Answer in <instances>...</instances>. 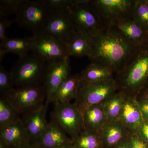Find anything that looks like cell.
<instances>
[{
	"label": "cell",
	"instance_id": "6da1fadb",
	"mask_svg": "<svg viewBox=\"0 0 148 148\" xmlns=\"http://www.w3.org/2000/svg\"><path fill=\"white\" fill-rule=\"evenodd\" d=\"M137 48L109 26L93 39L88 58L90 62L106 66L116 73Z\"/></svg>",
	"mask_w": 148,
	"mask_h": 148
},
{
	"label": "cell",
	"instance_id": "7a4b0ae2",
	"mask_svg": "<svg viewBox=\"0 0 148 148\" xmlns=\"http://www.w3.org/2000/svg\"><path fill=\"white\" fill-rule=\"evenodd\" d=\"M115 79L119 90L138 95L148 87V47L137 48Z\"/></svg>",
	"mask_w": 148,
	"mask_h": 148
},
{
	"label": "cell",
	"instance_id": "3957f363",
	"mask_svg": "<svg viewBox=\"0 0 148 148\" xmlns=\"http://www.w3.org/2000/svg\"><path fill=\"white\" fill-rule=\"evenodd\" d=\"M48 65L45 59L36 53L19 58L10 71L14 86L19 87L42 85Z\"/></svg>",
	"mask_w": 148,
	"mask_h": 148
},
{
	"label": "cell",
	"instance_id": "277c9868",
	"mask_svg": "<svg viewBox=\"0 0 148 148\" xmlns=\"http://www.w3.org/2000/svg\"><path fill=\"white\" fill-rule=\"evenodd\" d=\"M69 10L77 30L92 39L109 27L95 9L92 0H73Z\"/></svg>",
	"mask_w": 148,
	"mask_h": 148
},
{
	"label": "cell",
	"instance_id": "5b68a950",
	"mask_svg": "<svg viewBox=\"0 0 148 148\" xmlns=\"http://www.w3.org/2000/svg\"><path fill=\"white\" fill-rule=\"evenodd\" d=\"M52 14L45 0H25L13 21L34 34L43 32Z\"/></svg>",
	"mask_w": 148,
	"mask_h": 148
},
{
	"label": "cell",
	"instance_id": "8992f818",
	"mask_svg": "<svg viewBox=\"0 0 148 148\" xmlns=\"http://www.w3.org/2000/svg\"><path fill=\"white\" fill-rule=\"evenodd\" d=\"M21 118L44 107L46 91L44 86L14 88L4 96Z\"/></svg>",
	"mask_w": 148,
	"mask_h": 148
},
{
	"label": "cell",
	"instance_id": "52a82bcc",
	"mask_svg": "<svg viewBox=\"0 0 148 148\" xmlns=\"http://www.w3.org/2000/svg\"><path fill=\"white\" fill-rule=\"evenodd\" d=\"M119 90L114 78L96 82H88L81 79L75 103L81 112L90 106L101 104Z\"/></svg>",
	"mask_w": 148,
	"mask_h": 148
},
{
	"label": "cell",
	"instance_id": "ba28073f",
	"mask_svg": "<svg viewBox=\"0 0 148 148\" xmlns=\"http://www.w3.org/2000/svg\"><path fill=\"white\" fill-rule=\"evenodd\" d=\"M51 120L62 128L73 143L85 129L82 113L75 103L53 104Z\"/></svg>",
	"mask_w": 148,
	"mask_h": 148
},
{
	"label": "cell",
	"instance_id": "9c48e42d",
	"mask_svg": "<svg viewBox=\"0 0 148 148\" xmlns=\"http://www.w3.org/2000/svg\"><path fill=\"white\" fill-rule=\"evenodd\" d=\"M32 38L31 51L45 59L48 64L68 56L65 46L55 37L41 32L34 34Z\"/></svg>",
	"mask_w": 148,
	"mask_h": 148
},
{
	"label": "cell",
	"instance_id": "30bf717a",
	"mask_svg": "<svg viewBox=\"0 0 148 148\" xmlns=\"http://www.w3.org/2000/svg\"><path fill=\"white\" fill-rule=\"evenodd\" d=\"M135 0H92L95 9L108 25L132 18Z\"/></svg>",
	"mask_w": 148,
	"mask_h": 148
},
{
	"label": "cell",
	"instance_id": "8fae6325",
	"mask_svg": "<svg viewBox=\"0 0 148 148\" xmlns=\"http://www.w3.org/2000/svg\"><path fill=\"white\" fill-rule=\"evenodd\" d=\"M70 57L65 58L48 64V68L44 82L46 91V99L45 107L48 109L51 103L53 94L64 79L71 74Z\"/></svg>",
	"mask_w": 148,
	"mask_h": 148
},
{
	"label": "cell",
	"instance_id": "7c38bea8",
	"mask_svg": "<svg viewBox=\"0 0 148 148\" xmlns=\"http://www.w3.org/2000/svg\"><path fill=\"white\" fill-rule=\"evenodd\" d=\"M76 30L69 8L66 10L53 12L42 32L55 37L65 46Z\"/></svg>",
	"mask_w": 148,
	"mask_h": 148
},
{
	"label": "cell",
	"instance_id": "4fadbf2b",
	"mask_svg": "<svg viewBox=\"0 0 148 148\" xmlns=\"http://www.w3.org/2000/svg\"><path fill=\"white\" fill-rule=\"evenodd\" d=\"M109 26L135 47L146 45L148 34L132 18L113 21L109 24Z\"/></svg>",
	"mask_w": 148,
	"mask_h": 148
},
{
	"label": "cell",
	"instance_id": "5bb4252c",
	"mask_svg": "<svg viewBox=\"0 0 148 148\" xmlns=\"http://www.w3.org/2000/svg\"><path fill=\"white\" fill-rule=\"evenodd\" d=\"M71 140L57 123L51 120L36 145L38 148H57L72 144Z\"/></svg>",
	"mask_w": 148,
	"mask_h": 148
},
{
	"label": "cell",
	"instance_id": "9a60e30c",
	"mask_svg": "<svg viewBox=\"0 0 148 148\" xmlns=\"http://www.w3.org/2000/svg\"><path fill=\"white\" fill-rule=\"evenodd\" d=\"M131 130L119 120L108 121L100 131L103 148H113L128 137Z\"/></svg>",
	"mask_w": 148,
	"mask_h": 148
},
{
	"label": "cell",
	"instance_id": "2e32d148",
	"mask_svg": "<svg viewBox=\"0 0 148 148\" xmlns=\"http://www.w3.org/2000/svg\"><path fill=\"white\" fill-rule=\"evenodd\" d=\"M119 121L131 131L145 121L137 101V95H126Z\"/></svg>",
	"mask_w": 148,
	"mask_h": 148
},
{
	"label": "cell",
	"instance_id": "e0dca14e",
	"mask_svg": "<svg viewBox=\"0 0 148 148\" xmlns=\"http://www.w3.org/2000/svg\"><path fill=\"white\" fill-rule=\"evenodd\" d=\"M92 46L93 39L76 29L65 45V47L69 57L88 58L92 52Z\"/></svg>",
	"mask_w": 148,
	"mask_h": 148
},
{
	"label": "cell",
	"instance_id": "ac0fdd59",
	"mask_svg": "<svg viewBox=\"0 0 148 148\" xmlns=\"http://www.w3.org/2000/svg\"><path fill=\"white\" fill-rule=\"evenodd\" d=\"M47 110L44 106L40 110L21 118L32 144L37 143L47 127L49 123L46 120Z\"/></svg>",
	"mask_w": 148,
	"mask_h": 148
},
{
	"label": "cell",
	"instance_id": "d6986e66",
	"mask_svg": "<svg viewBox=\"0 0 148 148\" xmlns=\"http://www.w3.org/2000/svg\"><path fill=\"white\" fill-rule=\"evenodd\" d=\"M0 139L10 148L30 143L27 129L21 119L16 122L0 128Z\"/></svg>",
	"mask_w": 148,
	"mask_h": 148
},
{
	"label": "cell",
	"instance_id": "ffe728a7",
	"mask_svg": "<svg viewBox=\"0 0 148 148\" xmlns=\"http://www.w3.org/2000/svg\"><path fill=\"white\" fill-rule=\"evenodd\" d=\"M80 74H70L56 90L51 103H67L75 100L80 82Z\"/></svg>",
	"mask_w": 148,
	"mask_h": 148
},
{
	"label": "cell",
	"instance_id": "44dd1931",
	"mask_svg": "<svg viewBox=\"0 0 148 148\" xmlns=\"http://www.w3.org/2000/svg\"><path fill=\"white\" fill-rule=\"evenodd\" d=\"M85 129L100 132L108 121L102 104L90 106L83 113Z\"/></svg>",
	"mask_w": 148,
	"mask_h": 148
},
{
	"label": "cell",
	"instance_id": "7402d4cb",
	"mask_svg": "<svg viewBox=\"0 0 148 148\" xmlns=\"http://www.w3.org/2000/svg\"><path fill=\"white\" fill-rule=\"evenodd\" d=\"M126 95V92L118 90L101 103L108 121L119 120Z\"/></svg>",
	"mask_w": 148,
	"mask_h": 148
},
{
	"label": "cell",
	"instance_id": "603a6c76",
	"mask_svg": "<svg viewBox=\"0 0 148 148\" xmlns=\"http://www.w3.org/2000/svg\"><path fill=\"white\" fill-rule=\"evenodd\" d=\"M114 73L112 70L106 66L90 62L81 73V79L88 82H98L114 78Z\"/></svg>",
	"mask_w": 148,
	"mask_h": 148
},
{
	"label": "cell",
	"instance_id": "cb8c5ba5",
	"mask_svg": "<svg viewBox=\"0 0 148 148\" xmlns=\"http://www.w3.org/2000/svg\"><path fill=\"white\" fill-rule=\"evenodd\" d=\"M32 38H8L3 42L0 43V48L5 49L8 52L18 55L19 58L28 55L31 50Z\"/></svg>",
	"mask_w": 148,
	"mask_h": 148
},
{
	"label": "cell",
	"instance_id": "d4e9b609",
	"mask_svg": "<svg viewBox=\"0 0 148 148\" xmlns=\"http://www.w3.org/2000/svg\"><path fill=\"white\" fill-rule=\"evenodd\" d=\"M73 148H103L100 132L85 129L72 144Z\"/></svg>",
	"mask_w": 148,
	"mask_h": 148
},
{
	"label": "cell",
	"instance_id": "484cf974",
	"mask_svg": "<svg viewBox=\"0 0 148 148\" xmlns=\"http://www.w3.org/2000/svg\"><path fill=\"white\" fill-rule=\"evenodd\" d=\"M21 116L4 97H0V128L21 119Z\"/></svg>",
	"mask_w": 148,
	"mask_h": 148
},
{
	"label": "cell",
	"instance_id": "4316f807",
	"mask_svg": "<svg viewBox=\"0 0 148 148\" xmlns=\"http://www.w3.org/2000/svg\"><path fill=\"white\" fill-rule=\"evenodd\" d=\"M132 18L148 34V0H135Z\"/></svg>",
	"mask_w": 148,
	"mask_h": 148
},
{
	"label": "cell",
	"instance_id": "83f0119b",
	"mask_svg": "<svg viewBox=\"0 0 148 148\" xmlns=\"http://www.w3.org/2000/svg\"><path fill=\"white\" fill-rule=\"evenodd\" d=\"M25 0H1L0 18H8L12 14L15 15Z\"/></svg>",
	"mask_w": 148,
	"mask_h": 148
},
{
	"label": "cell",
	"instance_id": "f1b7e54d",
	"mask_svg": "<svg viewBox=\"0 0 148 148\" xmlns=\"http://www.w3.org/2000/svg\"><path fill=\"white\" fill-rule=\"evenodd\" d=\"M14 86L10 72L7 71L3 66H0V95L4 96Z\"/></svg>",
	"mask_w": 148,
	"mask_h": 148
},
{
	"label": "cell",
	"instance_id": "f546056e",
	"mask_svg": "<svg viewBox=\"0 0 148 148\" xmlns=\"http://www.w3.org/2000/svg\"><path fill=\"white\" fill-rule=\"evenodd\" d=\"M45 2L53 12L68 9L72 5L73 0H45Z\"/></svg>",
	"mask_w": 148,
	"mask_h": 148
},
{
	"label": "cell",
	"instance_id": "4dcf8cb0",
	"mask_svg": "<svg viewBox=\"0 0 148 148\" xmlns=\"http://www.w3.org/2000/svg\"><path fill=\"white\" fill-rule=\"evenodd\" d=\"M127 139L131 148H148V143L140 138L134 131H130Z\"/></svg>",
	"mask_w": 148,
	"mask_h": 148
},
{
	"label": "cell",
	"instance_id": "1f68e13d",
	"mask_svg": "<svg viewBox=\"0 0 148 148\" xmlns=\"http://www.w3.org/2000/svg\"><path fill=\"white\" fill-rule=\"evenodd\" d=\"M13 22L14 21L10 20L8 18L1 19L0 21V43L7 39L8 38L6 36L7 29Z\"/></svg>",
	"mask_w": 148,
	"mask_h": 148
},
{
	"label": "cell",
	"instance_id": "d6a6232c",
	"mask_svg": "<svg viewBox=\"0 0 148 148\" xmlns=\"http://www.w3.org/2000/svg\"><path fill=\"white\" fill-rule=\"evenodd\" d=\"M134 131L140 138L148 143V121L145 120Z\"/></svg>",
	"mask_w": 148,
	"mask_h": 148
},
{
	"label": "cell",
	"instance_id": "836d02e7",
	"mask_svg": "<svg viewBox=\"0 0 148 148\" xmlns=\"http://www.w3.org/2000/svg\"><path fill=\"white\" fill-rule=\"evenodd\" d=\"M137 101L138 107L144 119L148 121V101L143 97L138 98L137 96Z\"/></svg>",
	"mask_w": 148,
	"mask_h": 148
},
{
	"label": "cell",
	"instance_id": "e575fe53",
	"mask_svg": "<svg viewBox=\"0 0 148 148\" xmlns=\"http://www.w3.org/2000/svg\"><path fill=\"white\" fill-rule=\"evenodd\" d=\"M113 148H131L130 146L127 137V138L122 141Z\"/></svg>",
	"mask_w": 148,
	"mask_h": 148
},
{
	"label": "cell",
	"instance_id": "d590c367",
	"mask_svg": "<svg viewBox=\"0 0 148 148\" xmlns=\"http://www.w3.org/2000/svg\"><path fill=\"white\" fill-rule=\"evenodd\" d=\"M10 148H38L37 147L36 144H33L30 143H25V144H22L16 146V147H13Z\"/></svg>",
	"mask_w": 148,
	"mask_h": 148
},
{
	"label": "cell",
	"instance_id": "8d00e7d4",
	"mask_svg": "<svg viewBox=\"0 0 148 148\" xmlns=\"http://www.w3.org/2000/svg\"><path fill=\"white\" fill-rule=\"evenodd\" d=\"M8 53V51L5 49L0 48V62L1 63L2 61L6 54Z\"/></svg>",
	"mask_w": 148,
	"mask_h": 148
},
{
	"label": "cell",
	"instance_id": "74e56055",
	"mask_svg": "<svg viewBox=\"0 0 148 148\" xmlns=\"http://www.w3.org/2000/svg\"><path fill=\"white\" fill-rule=\"evenodd\" d=\"M143 93V98H145L146 100L148 101V87L147 88H146L145 90H144L143 92H141V93Z\"/></svg>",
	"mask_w": 148,
	"mask_h": 148
},
{
	"label": "cell",
	"instance_id": "f35d334b",
	"mask_svg": "<svg viewBox=\"0 0 148 148\" xmlns=\"http://www.w3.org/2000/svg\"><path fill=\"white\" fill-rule=\"evenodd\" d=\"M0 148H10L2 140L0 139Z\"/></svg>",
	"mask_w": 148,
	"mask_h": 148
},
{
	"label": "cell",
	"instance_id": "ab89813d",
	"mask_svg": "<svg viewBox=\"0 0 148 148\" xmlns=\"http://www.w3.org/2000/svg\"><path fill=\"white\" fill-rule=\"evenodd\" d=\"M57 148H73L72 146V144L68 145L63 146V147H60Z\"/></svg>",
	"mask_w": 148,
	"mask_h": 148
},
{
	"label": "cell",
	"instance_id": "60d3db41",
	"mask_svg": "<svg viewBox=\"0 0 148 148\" xmlns=\"http://www.w3.org/2000/svg\"><path fill=\"white\" fill-rule=\"evenodd\" d=\"M146 45L148 47V37L147 41V43H146Z\"/></svg>",
	"mask_w": 148,
	"mask_h": 148
}]
</instances>
